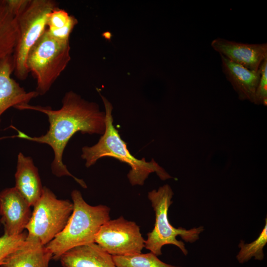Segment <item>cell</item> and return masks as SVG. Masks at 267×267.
<instances>
[{
	"instance_id": "9a60e30c",
	"label": "cell",
	"mask_w": 267,
	"mask_h": 267,
	"mask_svg": "<svg viewBox=\"0 0 267 267\" xmlns=\"http://www.w3.org/2000/svg\"><path fill=\"white\" fill-rule=\"evenodd\" d=\"M15 179V188L33 207L42 194L43 186L32 158L21 152L17 156Z\"/></svg>"
},
{
	"instance_id": "ac0fdd59",
	"label": "cell",
	"mask_w": 267,
	"mask_h": 267,
	"mask_svg": "<svg viewBox=\"0 0 267 267\" xmlns=\"http://www.w3.org/2000/svg\"><path fill=\"white\" fill-rule=\"evenodd\" d=\"M265 224L258 237L250 243H245L240 240L238 245L240 250L236 256L238 262L240 264L249 261L251 258L262 261L265 255L263 251L267 243V219L266 218Z\"/></svg>"
},
{
	"instance_id": "d6986e66",
	"label": "cell",
	"mask_w": 267,
	"mask_h": 267,
	"mask_svg": "<svg viewBox=\"0 0 267 267\" xmlns=\"http://www.w3.org/2000/svg\"><path fill=\"white\" fill-rule=\"evenodd\" d=\"M112 257L116 267H180L162 262L151 252Z\"/></svg>"
},
{
	"instance_id": "44dd1931",
	"label": "cell",
	"mask_w": 267,
	"mask_h": 267,
	"mask_svg": "<svg viewBox=\"0 0 267 267\" xmlns=\"http://www.w3.org/2000/svg\"><path fill=\"white\" fill-rule=\"evenodd\" d=\"M260 77L256 89L253 103L267 106V58L259 67Z\"/></svg>"
},
{
	"instance_id": "8fae6325",
	"label": "cell",
	"mask_w": 267,
	"mask_h": 267,
	"mask_svg": "<svg viewBox=\"0 0 267 267\" xmlns=\"http://www.w3.org/2000/svg\"><path fill=\"white\" fill-rule=\"evenodd\" d=\"M14 71L13 56L0 60V117L9 108L29 104L39 95L35 91H27L11 77Z\"/></svg>"
},
{
	"instance_id": "e0dca14e",
	"label": "cell",
	"mask_w": 267,
	"mask_h": 267,
	"mask_svg": "<svg viewBox=\"0 0 267 267\" xmlns=\"http://www.w3.org/2000/svg\"><path fill=\"white\" fill-rule=\"evenodd\" d=\"M78 20L65 10L58 7L48 14L46 30L55 39L62 42H69L70 36Z\"/></svg>"
},
{
	"instance_id": "7c38bea8",
	"label": "cell",
	"mask_w": 267,
	"mask_h": 267,
	"mask_svg": "<svg viewBox=\"0 0 267 267\" xmlns=\"http://www.w3.org/2000/svg\"><path fill=\"white\" fill-rule=\"evenodd\" d=\"M222 71L241 100L254 102L260 79V70L253 71L236 64L220 55Z\"/></svg>"
},
{
	"instance_id": "9c48e42d",
	"label": "cell",
	"mask_w": 267,
	"mask_h": 267,
	"mask_svg": "<svg viewBox=\"0 0 267 267\" xmlns=\"http://www.w3.org/2000/svg\"><path fill=\"white\" fill-rule=\"evenodd\" d=\"M31 207L15 187L0 192V222L4 234L15 236L24 231L32 215Z\"/></svg>"
},
{
	"instance_id": "7a4b0ae2",
	"label": "cell",
	"mask_w": 267,
	"mask_h": 267,
	"mask_svg": "<svg viewBox=\"0 0 267 267\" xmlns=\"http://www.w3.org/2000/svg\"><path fill=\"white\" fill-rule=\"evenodd\" d=\"M101 97L105 109V130L97 143L82 148L81 157L86 161L85 166L90 167L98 159L105 157L116 158L130 166L127 177L133 186L143 185L152 173H155L162 180L172 178L154 159L147 162L144 158L138 159L131 154L126 143L113 125L111 103L101 95Z\"/></svg>"
},
{
	"instance_id": "6da1fadb",
	"label": "cell",
	"mask_w": 267,
	"mask_h": 267,
	"mask_svg": "<svg viewBox=\"0 0 267 267\" xmlns=\"http://www.w3.org/2000/svg\"><path fill=\"white\" fill-rule=\"evenodd\" d=\"M62 107L57 110L49 106L18 105V110H32L45 114L49 124L47 132L40 136H31L11 126L18 133L12 137L46 144L51 147L54 158L51 164L52 173L57 177L69 176L84 188L85 182L74 176L67 169L62 160L64 150L70 138L78 132L82 134H103L105 130V113L99 110L98 105L86 101L77 93L67 92L62 100Z\"/></svg>"
},
{
	"instance_id": "2e32d148",
	"label": "cell",
	"mask_w": 267,
	"mask_h": 267,
	"mask_svg": "<svg viewBox=\"0 0 267 267\" xmlns=\"http://www.w3.org/2000/svg\"><path fill=\"white\" fill-rule=\"evenodd\" d=\"M18 38L15 17L0 0V60L13 55Z\"/></svg>"
},
{
	"instance_id": "277c9868",
	"label": "cell",
	"mask_w": 267,
	"mask_h": 267,
	"mask_svg": "<svg viewBox=\"0 0 267 267\" xmlns=\"http://www.w3.org/2000/svg\"><path fill=\"white\" fill-rule=\"evenodd\" d=\"M173 195L172 189L167 184L148 193V198L155 212V222L152 230L147 234L144 248L157 256L162 254V247L169 244L178 247L184 255H187L188 251L184 243L177 240L176 237L179 235L184 241L193 243L199 239L200 233L204 230L202 226L186 229L182 227L176 228L170 223L168 214L169 207L173 203Z\"/></svg>"
},
{
	"instance_id": "3957f363",
	"label": "cell",
	"mask_w": 267,
	"mask_h": 267,
	"mask_svg": "<svg viewBox=\"0 0 267 267\" xmlns=\"http://www.w3.org/2000/svg\"><path fill=\"white\" fill-rule=\"evenodd\" d=\"M73 211L64 229L45 245L52 259L74 247L94 242L101 226L110 220V209L104 205L91 206L84 199L79 190L71 194Z\"/></svg>"
},
{
	"instance_id": "5b68a950",
	"label": "cell",
	"mask_w": 267,
	"mask_h": 267,
	"mask_svg": "<svg viewBox=\"0 0 267 267\" xmlns=\"http://www.w3.org/2000/svg\"><path fill=\"white\" fill-rule=\"evenodd\" d=\"M69 42L59 41L46 30L29 51L28 70L36 80V91L45 94L70 61Z\"/></svg>"
},
{
	"instance_id": "7402d4cb",
	"label": "cell",
	"mask_w": 267,
	"mask_h": 267,
	"mask_svg": "<svg viewBox=\"0 0 267 267\" xmlns=\"http://www.w3.org/2000/svg\"><path fill=\"white\" fill-rule=\"evenodd\" d=\"M28 1L29 0H5L9 10L15 17L25 8Z\"/></svg>"
},
{
	"instance_id": "30bf717a",
	"label": "cell",
	"mask_w": 267,
	"mask_h": 267,
	"mask_svg": "<svg viewBox=\"0 0 267 267\" xmlns=\"http://www.w3.org/2000/svg\"><path fill=\"white\" fill-rule=\"evenodd\" d=\"M211 45L220 55L250 70L258 71L267 58V43L250 44L217 38Z\"/></svg>"
},
{
	"instance_id": "5bb4252c",
	"label": "cell",
	"mask_w": 267,
	"mask_h": 267,
	"mask_svg": "<svg viewBox=\"0 0 267 267\" xmlns=\"http://www.w3.org/2000/svg\"><path fill=\"white\" fill-rule=\"evenodd\" d=\"M59 260L62 267H116L112 256L94 242L70 249Z\"/></svg>"
},
{
	"instance_id": "ffe728a7",
	"label": "cell",
	"mask_w": 267,
	"mask_h": 267,
	"mask_svg": "<svg viewBox=\"0 0 267 267\" xmlns=\"http://www.w3.org/2000/svg\"><path fill=\"white\" fill-rule=\"evenodd\" d=\"M27 232L15 236L3 234L0 237V266L6 258L17 249L26 240Z\"/></svg>"
},
{
	"instance_id": "8992f818",
	"label": "cell",
	"mask_w": 267,
	"mask_h": 267,
	"mask_svg": "<svg viewBox=\"0 0 267 267\" xmlns=\"http://www.w3.org/2000/svg\"><path fill=\"white\" fill-rule=\"evenodd\" d=\"M57 7V3L53 0H29L15 16L18 38L12 56L13 72L19 79L27 78L28 53L46 30L48 14Z\"/></svg>"
},
{
	"instance_id": "ba28073f",
	"label": "cell",
	"mask_w": 267,
	"mask_h": 267,
	"mask_svg": "<svg viewBox=\"0 0 267 267\" xmlns=\"http://www.w3.org/2000/svg\"><path fill=\"white\" fill-rule=\"evenodd\" d=\"M144 242L139 226L123 216L105 222L94 239V243L112 256L140 253Z\"/></svg>"
},
{
	"instance_id": "4fadbf2b",
	"label": "cell",
	"mask_w": 267,
	"mask_h": 267,
	"mask_svg": "<svg viewBox=\"0 0 267 267\" xmlns=\"http://www.w3.org/2000/svg\"><path fill=\"white\" fill-rule=\"evenodd\" d=\"M52 254L38 240L28 237L4 260L0 267H48Z\"/></svg>"
},
{
	"instance_id": "52a82bcc",
	"label": "cell",
	"mask_w": 267,
	"mask_h": 267,
	"mask_svg": "<svg viewBox=\"0 0 267 267\" xmlns=\"http://www.w3.org/2000/svg\"><path fill=\"white\" fill-rule=\"evenodd\" d=\"M73 208L70 200L58 199L50 189L43 186L42 194L33 206L30 220L25 227L27 237L47 245L64 229Z\"/></svg>"
}]
</instances>
